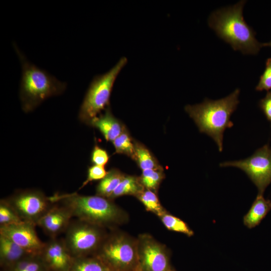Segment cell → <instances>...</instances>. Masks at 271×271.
Segmentation results:
<instances>
[{"mask_svg":"<svg viewBox=\"0 0 271 271\" xmlns=\"http://www.w3.org/2000/svg\"><path fill=\"white\" fill-rule=\"evenodd\" d=\"M40 255L47 271H69L74 258L63 238L57 237L45 242Z\"/></svg>","mask_w":271,"mask_h":271,"instance_id":"7c38bea8","label":"cell"},{"mask_svg":"<svg viewBox=\"0 0 271 271\" xmlns=\"http://www.w3.org/2000/svg\"><path fill=\"white\" fill-rule=\"evenodd\" d=\"M108 233L106 229L75 219L70 222L63 239L71 256L79 258L95 255Z\"/></svg>","mask_w":271,"mask_h":271,"instance_id":"52a82bcc","label":"cell"},{"mask_svg":"<svg viewBox=\"0 0 271 271\" xmlns=\"http://www.w3.org/2000/svg\"><path fill=\"white\" fill-rule=\"evenodd\" d=\"M95 255L112 271H139L137 238L116 228L110 230Z\"/></svg>","mask_w":271,"mask_h":271,"instance_id":"5b68a950","label":"cell"},{"mask_svg":"<svg viewBox=\"0 0 271 271\" xmlns=\"http://www.w3.org/2000/svg\"><path fill=\"white\" fill-rule=\"evenodd\" d=\"M5 199L23 221L36 226L53 204L49 197L35 189L18 191Z\"/></svg>","mask_w":271,"mask_h":271,"instance_id":"9c48e42d","label":"cell"},{"mask_svg":"<svg viewBox=\"0 0 271 271\" xmlns=\"http://www.w3.org/2000/svg\"><path fill=\"white\" fill-rule=\"evenodd\" d=\"M171 271H176V270H175V269H173Z\"/></svg>","mask_w":271,"mask_h":271,"instance_id":"1f68e13d","label":"cell"},{"mask_svg":"<svg viewBox=\"0 0 271 271\" xmlns=\"http://www.w3.org/2000/svg\"><path fill=\"white\" fill-rule=\"evenodd\" d=\"M2 271H47L40 254H30Z\"/></svg>","mask_w":271,"mask_h":271,"instance_id":"44dd1931","label":"cell"},{"mask_svg":"<svg viewBox=\"0 0 271 271\" xmlns=\"http://www.w3.org/2000/svg\"><path fill=\"white\" fill-rule=\"evenodd\" d=\"M127 61L126 57H122L108 71L93 77L80 107L78 116L81 122L89 124L102 110L109 107L114 83Z\"/></svg>","mask_w":271,"mask_h":271,"instance_id":"8992f818","label":"cell"},{"mask_svg":"<svg viewBox=\"0 0 271 271\" xmlns=\"http://www.w3.org/2000/svg\"><path fill=\"white\" fill-rule=\"evenodd\" d=\"M165 177V175L162 168L143 170L140 179L145 189L158 194L160 185Z\"/></svg>","mask_w":271,"mask_h":271,"instance_id":"603a6c76","label":"cell"},{"mask_svg":"<svg viewBox=\"0 0 271 271\" xmlns=\"http://www.w3.org/2000/svg\"><path fill=\"white\" fill-rule=\"evenodd\" d=\"M109 159L107 151L95 144L91 154V162L93 165L104 167Z\"/></svg>","mask_w":271,"mask_h":271,"instance_id":"f1b7e54d","label":"cell"},{"mask_svg":"<svg viewBox=\"0 0 271 271\" xmlns=\"http://www.w3.org/2000/svg\"><path fill=\"white\" fill-rule=\"evenodd\" d=\"M106 171L103 166L93 165L88 169L87 178L83 182L79 189L83 188L89 182L93 181L101 180L107 175Z\"/></svg>","mask_w":271,"mask_h":271,"instance_id":"83f0119b","label":"cell"},{"mask_svg":"<svg viewBox=\"0 0 271 271\" xmlns=\"http://www.w3.org/2000/svg\"><path fill=\"white\" fill-rule=\"evenodd\" d=\"M90 125L97 128L107 141L112 142L118 137L125 128L111 113L109 107L103 114L93 119Z\"/></svg>","mask_w":271,"mask_h":271,"instance_id":"5bb4252c","label":"cell"},{"mask_svg":"<svg viewBox=\"0 0 271 271\" xmlns=\"http://www.w3.org/2000/svg\"><path fill=\"white\" fill-rule=\"evenodd\" d=\"M115 153L125 155L134 160V141L125 128L121 134L113 142Z\"/></svg>","mask_w":271,"mask_h":271,"instance_id":"d4e9b609","label":"cell"},{"mask_svg":"<svg viewBox=\"0 0 271 271\" xmlns=\"http://www.w3.org/2000/svg\"><path fill=\"white\" fill-rule=\"evenodd\" d=\"M69 271H112L96 255L74 258Z\"/></svg>","mask_w":271,"mask_h":271,"instance_id":"d6986e66","label":"cell"},{"mask_svg":"<svg viewBox=\"0 0 271 271\" xmlns=\"http://www.w3.org/2000/svg\"><path fill=\"white\" fill-rule=\"evenodd\" d=\"M255 89L260 91L271 90V58H268L266 61L265 69L260 77Z\"/></svg>","mask_w":271,"mask_h":271,"instance_id":"4316f807","label":"cell"},{"mask_svg":"<svg viewBox=\"0 0 271 271\" xmlns=\"http://www.w3.org/2000/svg\"><path fill=\"white\" fill-rule=\"evenodd\" d=\"M23 221L5 199L0 200V226L13 225Z\"/></svg>","mask_w":271,"mask_h":271,"instance_id":"484cf974","label":"cell"},{"mask_svg":"<svg viewBox=\"0 0 271 271\" xmlns=\"http://www.w3.org/2000/svg\"><path fill=\"white\" fill-rule=\"evenodd\" d=\"M263 47H271V40L269 42L263 43Z\"/></svg>","mask_w":271,"mask_h":271,"instance_id":"4dcf8cb0","label":"cell"},{"mask_svg":"<svg viewBox=\"0 0 271 271\" xmlns=\"http://www.w3.org/2000/svg\"><path fill=\"white\" fill-rule=\"evenodd\" d=\"M245 3L213 12L208 19L209 26L217 35L229 43L234 50L245 54H256L263 47L255 37V33L244 20L242 10Z\"/></svg>","mask_w":271,"mask_h":271,"instance_id":"7a4b0ae2","label":"cell"},{"mask_svg":"<svg viewBox=\"0 0 271 271\" xmlns=\"http://www.w3.org/2000/svg\"><path fill=\"white\" fill-rule=\"evenodd\" d=\"M13 46L21 64L19 95L25 112L33 111L45 99L65 91L67 87L65 82L30 62L16 43Z\"/></svg>","mask_w":271,"mask_h":271,"instance_id":"277c9868","label":"cell"},{"mask_svg":"<svg viewBox=\"0 0 271 271\" xmlns=\"http://www.w3.org/2000/svg\"><path fill=\"white\" fill-rule=\"evenodd\" d=\"M239 89H235L227 96L212 100L205 99L195 105H187L185 111L197 125L200 132L210 136L217 145L219 152L223 150L224 130L234 125L230 120L239 101Z\"/></svg>","mask_w":271,"mask_h":271,"instance_id":"3957f363","label":"cell"},{"mask_svg":"<svg viewBox=\"0 0 271 271\" xmlns=\"http://www.w3.org/2000/svg\"><path fill=\"white\" fill-rule=\"evenodd\" d=\"M49 198L53 203L67 208L75 219L110 230L127 223L129 219L127 213L113 200L97 195L57 193Z\"/></svg>","mask_w":271,"mask_h":271,"instance_id":"6da1fadb","label":"cell"},{"mask_svg":"<svg viewBox=\"0 0 271 271\" xmlns=\"http://www.w3.org/2000/svg\"><path fill=\"white\" fill-rule=\"evenodd\" d=\"M72 217L67 208L59 203H53L51 207L39 220L37 226L40 227L50 238H55L65 232Z\"/></svg>","mask_w":271,"mask_h":271,"instance_id":"4fadbf2b","label":"cell"},{"mask_svg":"<svg viewBox=\"0 0 271 271\" xmlns=\"http://www.w3.org/2000/svg\"><path fill=\"white\" fill-rule=\"evenodd\" d=\"M30 254L10 239L0 235V265L2 269L12 265Z\"/></svg>","mask_w":271,"mask_h":271,"instance_id":"9a60e30c","label":"cell"},{"mask_svg":"<svg viewBox=\"0 0 271 271\" xmlns=\"http://www.w3.org/2000/svg\"><path fill=\"white\" fill-rule=\"evenodd\" d=\"M145 189L140 177L125 175L109 199L113 200L124 195H131L137 197Z\"/></svg>","mask_w":271,"mask_h":271,"instance_id":"e0dca14e","label":"cell"},{"mask_svg":"<svg viewBox=\"0 0 271 271\" xmlns=\"http://www.w3.org/2000/svg\"><path fill=\"white\" fill-rule=\"evenodd\" d=\"M219 165L242 170L257 187L258 194L263 195L271 183V148L268 144L258 149L246 159L225 162Z\"/></svg>","mask_w":271,"mask_h":271,"instance_id":"ba28073f","label":"cell"},{"mask_svg":"<svg viewBox=\"0 0 271 271\" xmlns=\"http://www.w3.org/2000/svg\"><path fill=\"white\" fill-rule=\"evenodd\" d=\"M137 239L139 271H171L170 253L165 245L148 233Z\"/></svg>","mask_w":271,"mask_h":271,"instance_id":"30bf717a","label":"cell"},{"mask_svg":"<svg viewBox=\"0 0 271 271\" xmlns=\"http://www.w3.org/2000/svg\"><path fill=\"white\" fill-rule=\"evenodd\" d=\"M31 223L0 226V235L11 240L30 254H40L45 242L37 235L35 227Z\"/></svg>","mask_w":271,"mask_h":271,"instance_id":"8fae6325","label":"cell"},{"mask_svg":"<svg viewBox=\"0 0 271 271\" xmlns=\"http://www.w3.org/2000/svg\"><path fill=\"white\" fill-rule=\"evenodd\" d=\"M136 198L142 203L147 211L159 217L167 211L161 204L158 194L151 190L145 189Z\"/></svg>","mask_w":271,"mask_h":271,"instance_id":"7402d4cb","label":"cell"},{"mask_svg":"<svg viewBox=\"0 0 271 271\" xmlns=\"http://www.w3.org/2000/svg\"><path fill=\"white\" fill-rule=\"evenodd\" d=\"M271 209V201L257 194L248 212L244 216V224L248 228L258 225Z\"/></svg>","mask_w":271,"mask_h":271,"instance_id":"2e32d148","label":"cell"},{"mask_svg":"<svg viewBox=\"0 0 271 271\" xmlns=\"http://www.w3.org/2000/svg\"><path fill=\"white\" fill-rule=\"evenodd\" d=\"M259 106L267 120L271 122V90L260 100Z\"/></svg>","mask_w":271,"mask_h":271,"instance_id":"f546056e","label":"cell"},{"mask_svg":"<svg viewBox=\"0 0 271 271\" xmlns=\"http://www.w3.org/2000/svg\"><path fill=\"white\" fill-rule=\"evenodd\" d=\"M124 176L125 175L118 169L110 170L97 185L96 195L109 198Z\"/></svg>","mask_w":271,"mask_h":271,"instance_id":"ac0fdd59","label":"cell"},{"mask_svg":"<svg viewBox=\"0 0 271 271\" xmlns=\"http://www.w3.org/2000/svg\"><path fill=\"white\" fill-rule=\"evenodd\" d=\"M134 160L142 171L163 168L154 155L143 144L134 141Z\"/></svg>","mask_w":271,"mask_h":271,"instance_id":"ffe728a7","label":"cell"},{"mask_svg":"<svg viewBox=\"0 0 271 271\" xmlns=\"http://www.w3.org/2000/svg\"><path fill=\"white\" fill-rule=\"evenodd\" d=\"M159 218L164 225L169 230L182 233L188 237L194 234L193 230L187 223L167 211Z\"/></svg>","mask_w":271,"mask_h":271,"instance_id":"cb8c5ba5","label":"cell"}]
</instances>
